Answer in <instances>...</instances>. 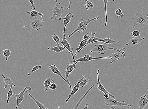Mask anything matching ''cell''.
<instances>
[{
    "instance_id": "6da1fadb",
    "label": "cell",
    "mask_w": 148,
    "mask_h": 109,
    "mask_svg": "<svg viewBox=\"0 0 148 109\" xmlns=\"http://www.w3.org/2000/svg\"><path fill=\"white\" fill-rule=\"evenodd\" d=\"M147 14L144 11L136 13V16L132 18L134 22L132 28H141L148 25Z\"/></svg>"
},
{
    "instance_id": "7a4b0ae2",
    "label": "cell",
    "mask_w": 148,
    "mask_h": 109,
    "mask_svg": "<svg viewBox=\"0 0 148 109\" xmlns=\"http://www.w3.org/2000/svg\"><path fill=\"white\" fill-rule=\"evenodd\" d=\"M30 20L28 25L23 27V28H30L32 30H36L39 32L43 27L44 20L40 16L30 17Z\"/></svg>"
},
{
    "instance_id": "3957f363",
    "label": "cell",
    "mask_w": 148,
    "mask_h": 109,
    "mask_svg": "<svg viewBox=\"0 0 148 109\" xmlns=\"http://www.w3.org/2000/svg\"><path fill=\"white\" fill-rule=\"evenodd\" d=\"M99 18V17L97 16L91 19H88L85 21L83 18H82L81 22L79 23L77 28L68 36L70 38L77 32H78L79 33H80L83 32L84 31L86 30L87 26L89 23L94 21V20H98Z\"/></svg>"
},
{
    "instance_id": "277c9868",
    "label": "cell",
    "mask_w": 148,
    "mask_h": 109,
    "mask_svg": "<svg viewBox=\"0 0 148 109\" xmlns=\"http://www.w3.org/2000/svg\"><path fill=\"white\" fill-rule=\"evenodd\" d=\"M56 3V6L52 10V16L50 17L51 20H62V16L64 12V9L63 7L62 6L60 3H58V0H54Z\"/></svg>"
},
{
    "instance_id": "5b68a950",
    "label": "cell",
    "mask_w": 148,
    "mask_h": 109,
    "mask_svg": "<svg viewBox=\"0 0 148 109\" xmlns=\"http://www.w3.org/2000/svg\"><path fill=\"white\" fill-rule=\"evenodd\" d=\"M94 46V48L90 51L91 53L96 52L98 53L104 54L107 50H112L118 51L120 50V48L118 49L110 47L108 46V44L105 43L95 45Z\"/></svg>"
},
{
    "instance_id": "8992f818",
    "label": "cell",
    "mask_w": 148,
    "mask_h": 109,
    "mask_svg": "<svg viewBox=\"0 0 148 109\" xmlns=\"http://www.w3.org/2000/svg\"><path fill=\"white\" fill-rule=\"evenodd\" d=\"M104 99L105 101V105L106 106H118L121 107L122 106H127L131 107L132 105L127 104L125 101H122L121 102H119L115 99L111 97L106 98L104 97Z\"/></svg>"
},
{
    "instance_id": "52a82bcc",
    "label": "cell",
    "mask_w": 148,
    "mask_h": 109,
    "mask_svg": "<svg viewBox=\"0 0 148 109\" xmlns=\"http://www.w3.org/2000/svg\"><path fill=\"white\" fill-rule=\"evenodd\" d=\"M125 47L121 48H120L119 51H116L113 50L112 54L111 56H109V57L112 58V59L110 64H112L116 62H117L121 58H126V55L125 53Z\"/></svg>"
},
{
    "instance_id": "ba28073f",
    "label": "cell",
    "mask_w": 148,
    "mask_h": 109,
    "mask_svg": "<svg viewBox=\"0 0 148 109\" xmlns=\"http://www.w3.org/2000/svg\"><path fill=\"white\" fill-rule=\"evenodd\" d=\"M112 59V58L109 57H92L91 56L88 55V54H86L85 56L80 58L78 59L77 60H75L74 61H72L71 62L69 63H72L75 62L77 64L78 63L80 62H89L92 60H99V59Z\"/></svg>"
},
{
    "instance_id": "9c48e42d",
    "label": "cell",
    "mask_w": 148,
    "mask_h": 109,
    "mask_svg": "<svg viewBox=\"0 0 148 109\" xmlns=\"http://www.w3.org/2000/svg\"><path fill=\"white\" fill-rule=\"evenodd\" d=\"M32 89L30 87H26L22 90L21 92L18 94H16L14 95V98L16 99V109L18 108V107L22 102L23 101L24 97L25 92H27L29 91L30 92L32 91Z\"/></svg>"
},
{
    "instance_id": "30bf717a",
    "label": "cell",
    "mask_w": 148,
    "mask_h": 109,
    "mask_svg": "<svg viewBox=\"0 0 148 109\" xmlns=\"http://www.w3.org/2000/svg\"><path fill=\"white\" fill-rule=\"evenodd\" d=\"M49 69L51 70V71H52L53 73L59 76L62 79L66 82L69 85V86L71 89L72 90V89L73 87H72L71 86V84L70 82H68L66 79L62 75L60 72L54 64H50L49 65Z\"/></svg>"
},
{
    "instance_id": "8fae6325",
    "label": "cell",
    "mask_w": 148,
    "mask_h": 109,
    "mask_svg": "<svg viewBox=\"0 0 148 109\" xmlns=\"http://www.w3.org/2000/svg\"><path fill=\"white\" fill-rule=\"evenodd\" d=\"M85 78V76L84 75L82 76L81 79L78 81V82L75 84V86L73 87V89H72L71 93L70 95H69L67 99L65 100V103H67L69 100L70 99L71 97L73 96V95L77 92L79 89L80 83L82 80Z\"/></svg>"
},
{
    "instance_id": "7c38bea8",
    "label": "cell",
    "mask_w": 148,
    "mask_h": 109,
    "mask_svg": "<svg viewBox=\"0 0 148 109\" xmlns=\"http://www.w3.org/2000/svg\"><path fill=\"white\" fill-rule=\"evenodd\" d=\"M61 38L62 39V40L61 42V43L62 44L64 47L69 51V52L71 54L73 58V61H75V56L73 53L74 49L71 47L66 38H63V37H61Z\"/></svg>"
},
{
    "instance_id": "4fadbf2b",
    "label": "cell",
    "mask_w": 148,
    "mask_h": 109,
    "mask_svg": "<svg viewBox=\"0 0 148 109\" xmlns=\"http://www.w3.org/2000/svg\"><path fill=\"white\" fill-rule=\"evenodd\" d=\"M76 63L74 62L73 64L68 63L66 66V69L65 71V79L70 82L68 80V77L69 75L71 74L72 71L76 69Z\"/></svg>"
},
{
    "instance_id": "5bb4252c",
    "label": "cell",
    "mask_w": 148,
    "mask_h": 109,
    "mask_svg": "<svg viewBox=\"0 0 148 109\" xmlns=\"http://www.w3.org/2000/svg\"><path fill=\"white\" fill-rule=\"evenodd\" d=\"M145 39V38H140V37H133L130 40L129 42L126 44L125 45L126 46H136L139 47V44Z\"/></svg>"
},
{
    "instance_id": "9a60e30c",
    "label": "cell",
    "mask_w": 148,
    "mask_h": 109,
    "mask_svg": "<svg viewBox=\"0 0 148 109\" xmlns=\"http://www.w3.org/2000/svg\"><path fill=\"white\" fill-rule=\"evenodd\" d=\"M74 16L71 13H70L67 15L64 16L63 18L64 20V29L63 32L64 38H66V35H65V30H66V27L67 25L70 22L71 19L73 18Z\"/></svg>"
},
{
    "instance_id": "2e32d148",
    "label": "cell",
    "mask_w": 148,
    "mask_h": 109,
    "mask_svg": "<svg viewBox=\"0 0 148 109\" xmlns=\"http://www.w3.org/2000/svg\"><path fill=\"white\" fill-rule=\"evenodd\" d=\"M139 107L138 109H144L148 104V96L147 97L146 94L140 97L138 102Z\"/></svg>"
},
{
    "instance_id": "e0dca14e",
    "label": "cell",
    "mask_w": 148,
    "mask_h": 109,
    "mask_svg": "<svg viewBox=\"0 0 148 109\" xmlns=\"http://www.w3.org/2000/svg\"><path fill=\"white\" fill-rule=\"evenodd\" d=\"M2 77L3 78V80H4L5 83L4 86L5 89H6L7 87L8 86H12L13 87H17L16 85L13 83V81L11 78L5 76L4 74L3 75Z\"/></svg>"
},
{
    "instance_id": "ac0fdd59",
    "label": "cell",
    "mask_w": 148,
    "mask_h": 109,
    "mask_svg": "<svg viewBox=\"0 0 148 109\" xmlns=\"http://www.w3.org/2000/svg\"><path fill=\"white\" fill-rule=\"evenodd\" d=\"M100 70L99 69H98L97 71V80L98 83L97 84H98V87H97L98 89L100 91H101L102 92L105 93H108L109 94H111L110 93L108 92L107 91L105 87L103 86L102 84H101L100 80L99 77V72Z\"/></svg>"
},
{
    "instance_id": "d6986e66",
    "label": "cell",
    "mask_w": 148,
    "mask_h": 109,
    "mask_svg": "<svg viewBox=\"0 0 148 109\" xmlns=\"http://www.w3.org/2000/svg\"><path fill=\"white\" fill-rule=\"evenodd\" d=\"M96 33L95 32H92L91 33V35L90 36V38H89L88 42L86 44L85 46L83 48V49L86 47L90 44H92L94 42L99 40H102V39L97 38L95 36Z\"/></svg>"
},
{
    "instance_id": "ffe728a7",
    "label": "cell",
    "mask_w": 148,
    "mask_h": 109,
    "mask_svg": "<svg viewBox=\"0 0 148 109\" xmlns=\"http://www.w3.org/2000/svg\"><path fill=\"white\" fill-rule=\"evenodd\" d=\"M94 87H95V85L94 84H93L92 86L83 95V96H82L80 99L77 101V104L73 108H72V109H77L78 108L79 106L82 101H83V100L84 99L85 97L87 96V95H88L89 92H90V91Z\"/></svg>"
},
{
    "instance_id": "44dd1931",
    "label": "cell",
    "mask_w": 148,
    "mask_h": 109,
    "mask_svg": "<svg viewBox=\"0 0 148 109\" xmlns=\"http://www.w3.org/2000/svg\"><path fill=\"white\" fill-rule=\"evenodd\" d=\"M98 42H102L107 44H112L114 43L120 44V42H119L116 41L115 40L110 39L109 37L105 39H102L101 40L96 41L94 42L93 43Z\"/></svg>"
},
{
    "instance_id": "7402d4cb",
    "label": "cell",
    "mask_w": 148,
    "mask_h": 109,
    "mask_svg": "<svg viewBox=\"0 0 148 109\" xmlns=\"http://www.w3.org/2000/svg\"><path fill=\"white\" fill-rule=\"evenodd\" d=\"M88 40H83L81 41L79 46L76 49V51L75 52L74 54L75 57L77 55L78 53L80 52V51L85 46Z\"/></svg>"
},
{
    "instance_id": "603a6c76",
    "label": "cell",
    "mask_w": 148,
    "mask_h": 109,
    "mask_svg": "<svg viewBox=\"0 0 148 109\" xmlns=\"http://www.w3.org/2000/svg\"><path fill=\"white\" fill-rule=\"evenodd\" d=\"M54 80L53 79H51L50 78H48L45 81H44L43 84L45 87L44 90L45 91H47L48 88H49L50 85L54 83Z\"/></svg>"
},
{
    "instance_id": "cb8c5ba5",
    "label": "cell",
    "mask_w": 148,
    "mask_h": 109,
    "mask_svg": "<svg viewBox=\"0 0 148 109\" xmlns=\"http://www.w3.org/2000/svg\"><path fill=\"white\" fill-rule=\"evenodd\" d=\"M48 49L52 50L56 53H60L64 50L66 49L64 47L61 46H57L52 48L49 47L48 48Z\"/></svg>"
},
{
    "instance_id": "d4e9b609",
    "label": "cell",
    "mask_w": 148,
    "mask_h": 109,
    "mask_svg": "<svg viewBox=\"0 0 148 109\" xmlns=\"http://www.w3.org/2000/svg\"><path fill=\"white\" fill-rule=\"evenodd\" d=\"M27 13L29 15L30 17L40 16L42 18H44V15L43 14L38 12L36 11L35 10L29 12H27Z\"/></svg>"
},
{
    "instance_id": "484cf974",
    "label": "cell",
    "mask_w": 148,
    "mask_h": 109,
    "mask_svg": "<svg viewBox=\"0 0 148 109\" xmlns=\"http://www.w3.org/2000/svg\"><path fill=\"white\" fill-rule=\"evenodd\" d=\"M91 76V74L90 73L87 78H85L82 80L80 84V87H84L88 84L89 82L90 81V80H89V79Z\"/></svg>"
},
{
    "instance_id": "4316f807",
    "label": "cell",
    "mask_w": 148,
    "mask_h": 109,
    "mask_svg": "<svg viewBox=\"0 0 148 109\" xmlns=\"http://www.w3.org/2000/svg\"><path fill=\"white\" fill-rule=\"evenodd\" d=\"M91 1V0H84L85 2L87 3L86 4L84 5L86 10H88L94 7V3H92Z\"/></svg>"
},
{
    "instance_id": "83f0119b",
    "label": "cell",
    "mask_w": 148,
    "mask_h": 109,
    "mask_svg": "<svg viewBox=\"0 0 148 109\" xmlns=\"http://www.w3.org/2000/svg\"><path fill=\"white\" fill-rule=\"evenodd\" d=\"M29 95L30 97L35 102L37 105L38 106L40 109H47L46 107H45L43 104H41L39 101H38L35 97H34L30 93L29 94Z\"/></svg>"
},
{
    "instance_id": "f1b7e54d",
    "label": "cell",
    "mask_w": 148,
    "mask_h": 109,
    "mask_svg": "<svg viewBox=\"0 0 148 109\" xmlns=\"http://www.w3.org/2000/svg\"><path fill=\"white\" fill-rule=\"evenodd\" d=\"M103 1H104L105 13L106 20L105 26L106 27L107 26V22L108 20L107 12V5L109 1V0H103Z\"/></svg>"
},
{
    "instance_id": "f546056e",
    "label": "cell",
    "mask_w": 148,
    "mask_h": 109,
    "mask_svg": "<svg viewBox=\"0 0 148 109\" xmlns=\"http://www.w3.org/2000/svg\"><path fill=\"white\" fill-rule=\"evenodd\" d=\"M11 50L9 49L3 50V53L5 57L6 61H8V57L11 55Z\"/></svg>"
},
{
    "instance_id": "4dcf8cb0",
    "label": "cell",
    "mask_w": 148,
    "mask_h": 109,
    "mask_svg": "<svg viewBox=\"0 0 148 109\" xmlns=\"http://www.w3.org/2000/svg\"><path fill=\"white\" fill-rule=\"evenodd\" d=\"M115 14L118 18H122L124 16V14L123 13L121 9L119 8L117 9L116 10Z\"/></svg>"
},
{
    "instance_id": "1f68e13d",
    "label": "cell",
    "mask_w": 148,
    "mask_h": 109,
    "mask_svg": "<svg viewBox=\"0 0 148 109\" xmlns=\"http://www.w3.org/2000/svg\"><path fill=\"white\" fill-rule=\"evenodd\" d=\"M12 86H11V87L10 88V89L8 92L7 94V99L6 102L7 104H8L10 101V99H11L12 97V96L13 95V92L12 91Z\"/></svg>"
},
{
    "instance_id": "d6a6232c",
    "label": "cell",
    "mask_w": 148,
    "mask_h": 109,
    "mask_svg": "<svg viewBox=\"0 0 148 109\" xmlns=\"http://www.w3.org/2000/svg\"><path fill=\"white\" fill-rule=\"evenodd\" d=\"M52 38L54 41L56 43L58 46H60V44L61 43V41L59 37L56 33L53 34Z\"/></svg>"
},
{
    "instance_id": "836d02e7",
    "label": "cell",
    "mask_w": 148,
    "mask_h": 109,
    "mask_svg": "<svg viewBox=\"0 0 148 109\" xmlns=\"http://www.w3.org/2000/svg\"><path fill=\"white\" fill-rule=\"evenodd\" d=\"M42 66L40 65H36V66L34 67H33L32 71L30 72H29L27 75H28V76H31V75H32V74L34 72L39 70L40 69H41L42 68Z\"/></svg>"
},
{
    "instance_id": "e575fe53",
    "label": "cell",
    "mask_w": 148,
    "mask_h": 109,
    "mask_svg": "<svg viewBox=\"0 0 148 109\" xmlns=\"http://www.w3.org/2000/svg\"><path fill=\"white\" fill-rule=\"evenodd\" d=\"M140 34V32L139 31H134L132 33H130V35L132 37H139Z\"/></svg>"
},
{
    "instance_id": "d590c367",
    "label": "cell",
    "mask_w": 148,
    "mask_h": 109,
    "mask_svg": "<svg viewBox=\"0 0 148 109\" xmlns=\"http://www.w3.org/2000/svg\"><path fill=\"white\" fill-rule=\"evenodd\" d=\"M49 88L53 90H56L57 88V84L56 83H53L50 85Z\"/></svg>"
},
{
    "instance_id": "8d00e7d4",
    "label": "cell",
    "mask_w": 148,
    "mask_h": 109,
    "mask_svg": "<svg viewBox=\"0 0 148 109\" xmlns=\"http://www.w3.org/2000/svg\"><path fill=\"white\" fill-rule=\"evenodd\" d=\"M29 1L31 5H32V11H33V10H35L36 7L35 5H34V0H28Z\"/></svg>"
},
{
    "instance_id": "74e56055",
    "label": "cell",
    "mask_w": 148,
    "mask_h": 109,
    "mask_svg": "<svg viewBox=\"0 0 148 109\" xmlns=\"http://www.w3.org/2000/svg\"><path fill=\"white\" fill-rule=\"evenodd\" d=\"M88 33H87V35H85L83 36V40H88L89 38H90V36L88 35Z\"/></svg>"
},
{
    "instance_id": "f35d334b",
    "label": "cell",
    "mask_w": 148,
    "mask_h": 109,
    "mask_svg": "<svg viewBox=\"0 0 148 109\" xmlns=\"http://www.w3.org/2000/svg\"><path fill=\"white\" fill-rule=\"evenodd\" d=\"M69 3V5L67 8V9H71L72 5V0H68Z\"/></svg>"
},
{
    "instance_id": "ab89813d",
    "label": "cell",
    "mask_w": 148,
    "mask_h": 109,
    "mask_svg": "<svg viewBox=\"0 0 148 109\" xmlns=\"http://www.w3.org/2000/svg\"><path fill=\"white\" fill-rule=\"evenodd\" d=\"M88 104H86L84 109H88Z\"/></svg>"
},
{
    "instance_id": "60d3db41",
    "label": "cell",
    "mask_w": 148,
    "mask_h": 109,
    "mask_svg": "<svg viewBox=\"0 0 148 109\" xmlns=\"http://www.w3.org/2000/svg\"><path fill=\"white\" fill-rule=\"evenodd\" d=\"M110 108L111 109H117L116 108H115L114 106H112L111 108Z\"/></svg>"
},
{
    "instance_id": "b9f144b4",
    "label": "cell",
    "mask_w": 148,
    "mask_h": 109,
    "mask_svg": "<svg viewBox=\"0 0 148 109\" xmlns=\"http://www.w3.org/2000/svg\"><path fill=\"white\" fill-rule=\"evenodd\" d=\"M112 1L113 2H114L115 1V0H112Z\"/></svg>"
},
{
    "instance_id": "7bdbcfd3",
    "label": "cell",
    "mask_w": 148,
    "mask_h": 109,
    "mask_svg": "<svg viewBox=\"0 0 148 109\" xmlns=\"http://www.w3.org/2000/svg\"><path fill=\"white\" fill-rule=\"evenodd\" d=\"M46 108L47 109H49V108H47L46 107Z\"/></svg>"
},
{
    "instance_id": "ee69618b",
    "label": "cell",
    "mask_w": 148,
    "mask_h": 109,
    "mask_svg": "<svg viewBox=\"0 0 148 109\" xmlns=\"http://www.w3.org/2000/svg\"><path fill=\"white\" fill-rule=\"evenodd\" d=\"M22 1H24V0H22Z\"/></svg>"
},
{
    "instance_id": "f6af8a7d",
    "label": "cell",
    "mask_w": 148,
    "mask_h": 109,
    "mask_svg": "<svg viewBox=\"0 0 148 109\" xmlns=\"http://www.w3.org/2000/svg\"></svg>"
},
{
    "instance_id": "bcb514c9",
    "label": "cell",
    "mask_w": 148,
    "mask_h": 109,
    "mask_svg": "<svg viewBox=\"0 0 148 109\" xmlns=\"http://www.w3.org/2000/svg\"><path fill=\"white\" fill-rule=\"evenodd\" d=\"M147 16H148V15H147Z\"/></svg>"
}]
</instances>
